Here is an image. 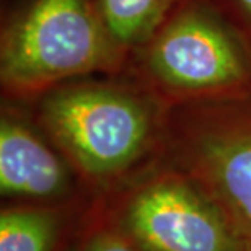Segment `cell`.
<instances>
[{
	"label": "cell",
	"instance_id": "obj_10",
	"mask_svg": "<svg viewBox=\"0 0 251 251\" xmlns=\"http://www.w3.org/2000/svg\"><path fill=\"white\" fill-rule=\"evenodd\" d=\"M251 49V0H210Z\"/></svg>",
	"mask_w": 251,
	"mask_h": 251
},
{
	"label": "cell",
	"instance_id": "obj_2",
	"mask_svg": "<svg viewBox=\"0 0 251 251\" xmlns=\"http://www.w3.org/2000/svg\"><path fill=\"white\" fill-rule=\"evenodd\" d=\"M124 69L98 0H20L3 15L2 98L29 101L69 80Z\"/></svg>",
	"mask_w": 251,
	"mask_h": 251
},
{
	"label": "cell",
	"instance_id": "obj_7",
	"mask_svg": "<svg viewBox=\"0 0 251 251\" xmlns=\"http://www.w3.org/2000/svg\"><path fill=\"white\" fill-rule=\"evenodd\" d=\"M78 207L15 202L0 212V251H56L64 220Z\"/></svg>",
	"mask_w": 251,
	"mask_h": 251
},
{
	"label": "cell",
	"instance_id": "obj_1",
	"mask_svg": "<svg viewBox=\"0 0 251 251\" xmlns=\"http://www.w3.org/2000/svg\"><path fill=\"white\" fill-rule=\"evenodd\" d=\"M23 103L95 198L158 158L170 108L127 72L78 77Z\"/></svg>",
	"mask_w": 251,
	"mask_h": 251
},
{
	"label": "cell",
	"instance_id": "obj_6",
	"mask_svg": "<svg viewBox=\"0 0 251 251\" xmlns=\"http://www.w3.org/2000/svg\"><path fill=\"white\" fill-rule=\"evenodd\" d=\"M0 193L26 204L78 207L95 196L23 101L2 98Z\"/></svg>",
	"mask_w": 251,
	"mask_h": 251
},
{
	"label": "cell",
	"instance_id": "obj_4",
	"mask_svg": "<svg viewBox=\"0 0 251 251\" xmlns=\"http://www.w3.org/2000/svg\"><path fill=\"white\" fill-rule=\"evenodd\" d=\"M157 160L207 191L251 251V92L172 104Z\"/></svg>",
	"mask_w": 251,
	"mask_h": 251
},
{
	"label": "cell",
	"instance_id": "obj_8",
	"mask_svg": "<svg viewBox=\"0 0 251 251\" xmlns=\"http://www.w3.org/2000/svg\"><path fill=\"white\" fill-rule=\"evenodd\" d=\"M179 2L181 0H98L104 28L126 65Z\"/></svg>",
	"mask_w": 251,
	"mask_h": 251
},
{
	"label": "cell",
	"instance_id": "obj_3",
	"mask_svg": "<svg viewBox=\"0 0 251 251\" xmlns=\"http://www.w3.org/2000/svg\"><path fill=\"white\" fill-rule=\"evenodd\" d=\"M178 104L251 92V49L210 0H181L126 65Z\"/></svg>",
	"mask_w": 251,
	"mask_h": 251
},
{
	"label": "cell",
	"instance_id": "obj_5",
	"mask_svg": "<svg viewBox=\"0 0 251 251\" xmlns=\"http://www.w3.org/2000/svg\"><path fill=\"white\" fill-rule=\"evenodd\" d=\"M95 202L142 251H245L207 191L162 160Z\"/></svg>",
	"mask_w": 251,
	"mask_h": 251
},
{
	"label": "cell",
	"instance_id": "obj_9",
	"mask_svg": "<svg viewBox=\"0 0 251 251\" xmlns=\"http://www.w3.org/2000/svg\"><path fill=\"white\" fill-rule=\"evenodd\" d=\"M72 251H142L100 212L95 199L83 212Z\"/></svg>",
	"mask_w": 251,
	"mask_h": 251
}]
</instances>
